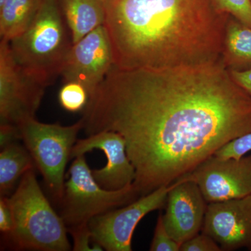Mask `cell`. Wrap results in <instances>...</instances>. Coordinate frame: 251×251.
I'll list each match as a JSON object with an SVG mask.
<instances>
[{
	"mask_svg": "<svg viewBox=\"0 0 251 251\" xmlns=\"http://www.w3.org/2000/svg\"><path fill=\"white\" fill-rule=\"evenodd\" d=\"M93 150H100L107 158L106 166L93 170L92 175L100 187L108 191H118L134 182L135 170L126 151L125 140L121 135L104 130L77 140L71 153V159Z\"/></svg>",
	"mask_w": 251,
	"mask_h": 251,
	"instance_id": "12",
	"label": "cell"
},
{
	"mask_svg": "<svg viewBox=\"0 0 251 251\" xmlns=\"http://www.w3.org/2000/svg\"><path fill=\"white\" fill-rule=\"evenodd\" d=\"M222 60L229 71L251 69V27L232 16L226 25Z\"/></svg>",
	"mask_w": 251,
	"mask_h": 251,
	"instance_id": "15",
	"label": "cell"
},
{
	"mask_svg": "<svg viewBox=\"0 0 251 251\" xmlns=\"http://www.w3.org/2000/svg\"><path fill=\"white\" fill-rule=\"evenodd\" d=\"M6 1V0H0V6H1V5L4 4L5 1Z\"/></svg>",
	"mask_w": 251,
	"mask_h": 251,
	"instance_id": "27",
	"label": "cell"
},
{
	"mask_svg": "<svg viewBox=\"0 0 251 251\" xmlns=\"http://www.w3.org/2000/svg\"><path fill=\"white\" fill-rule=\"evenodd\" d=\"M46 87L27 74L15 60L9 41L0 43L1 125L20 126L35 118Z\"/></svg>",
	"mask_w": 251,
	"mask_h": 251,
	"instance_id": "7",
	"label": "cell"
},
{
	"mask_svg": "<svg viewBox=\"0 0 251 251\" xmlns=\"http://www.w3.org/2000/svg\"><path fill=\"white\" fill-rule=\"evenodd\" d=\"M21 139L19 128L14 126L0 125V147L6 146L11 143Z\"/></svg>",
	"mask_w": 251,
	"mask_h": 251,
	"instance_id": "25",
	"label": "cell"
},
{
	"mask_svg": "<svg viewBox=\"0 0 251 251\" xmlns=\"http://www.w3.org/2000/svg\"><path fill=\"white\" fill-rule=\"evenodd\" d=\"M113 64L110 37L105 26L101 25L73 44L61 75L64 82L83 84L91 98Z\"/></svg>",
	"mask_w": 251,
	"mask_h": 251,
	"instance_id": "10",
	"label": "cell"
},
{
	"mask_svg": "<svg viewBox=\"0 0 251 251\" xmlns=\"http://www.w3.org/2000/svg\"><path fill=\"white\" fill-rule=\"evenodd\" d=\"M42 0H6L0 6L1 40L11 41L23 34L35 18Z\"/></svg>",
	"mask_w": 251,
	"mask_h": 251,
	"instance_id": "17",
	"label": "cell"
},
{
	"mask_svg": "<svg viewBox=\"0 0 251 251\" xmlns=\"http://www.w3.org/2000/svg\"><path fill=\"white\" fill-rule=\"evenodd\" d=\"M84 110L87 136L111 130L123 137L139 197L251 133V96L223 60L162 69L113 65Z\"/></svg>",
	"mask_w": 251,
	"mask_h": 251,
	"instance_id": "1",
	"label": "cell"
},
{
	"mask_svg": "<svg viewBox=\"0 0 251 251\" xmlns=\"http://www.w3.org/2000/svg\"><path fill=\"white\" fill-rule=\"evenodd\" d=\"M251 151V133L236 138L219 149L214 155L220 158H239Z\"/></svg>",
	"mask_w": 251,
	"mask_h": 251,
	"instance_id": "21",
	"label": "cell"
},
{
	"mask_svg": "<svg viewBox=\"0 0 251 251\" xmlns=\"http://www.w3.org/2000/svg\"><path fill=\"white\" fill-rule=\"evenodd\" d=\"M201 232L212 237L222 251H251V195L208 203Z\"/></svg>",
	"mask_w": 251,
	"mask_h": 251,
	"instance_id": "11",
	"label": "cell"
},
{
	"mask_svg": "<svg viewBox=\"0 0 251 251\" xmlns=\"http://www.w3.org/2000/svg\"><path fill=\"white\" fill-rule=\"evenodd\" d=\"M68 232L70 233L74 241L72 250L74 251H102L103 248L99 244L90 246L92 241V233L88 224L82 225L77 227L68 229Z\"/></svg>",
	"mask_w": 251,
	"mask_h": 251,
	"instance_id": "22",
	"label": "cell"
},
{
	"mask_svg": "<svg viewBox=\"0 0 251 251\" xmlns=\"http://www.w3.org/2000/svg\"><path fill=\"white\" fill-rule=\"evenodd\" d=\"M60 5L71 31L72 45L105 25L106 0H60Z\"/></svg>",
	"mask_w": 251,
	"mask_h": 251,
	"instance_id": "14",
	"label": "cell"
},
{
	"mask_svg": "<svg viewBox=\"0 0 251 251\" xmlns=\"http://www.w3.org/2000/svg\"><path fill=\"white\" fill-rule=\"evenodd\" d=\"M173 184L163 186L134 201L95 216L89 222L93 244L108 251H131L132 239L138 224L151 211L166 206Z\"/></svg>",
	"mask_w": 251,
	"mask_h": 251,
	"instance_id": "8",
	"label": "cell"
},
{
	"mask_svg": "<svg viewBox=\"0 0 251 251\" xmlns=\"http://www.w3.org/2000/svg\"><path fill=\"white\" fill-rule=\"evenodd\" d=\"M207 203L238 199L251 195V153L239 158L213 155L189 174Z\"/></svg>",
	"mask_w": 251,
	"mask_h": 251,
	"instance_id": "9",
	"label": "cell"
},
{
	"mask_svg": "<svg viewBox=\"0 0 251 251\" xmlns=\"http://www.w3.org/2000/svg\"><path fill=\"white\" fill-rule=\"evenodd\" d=\"M90 98L87 87L77 81L64 82L59 91V103L68 112H77L85 110Z\"/></svg>",
	"mask_w": 251,
	"mask_h": 251,
	"instance_id": "18",
	"label": "cell"
},
{
	"mask_svg": "<svg viewBox=\"0 0 251 251\" xmlns=\"http://www.w3.org/2000/svg\"><path fill=\"white\" fill-rule=\"evenodd\" d=\"M166 205L163 224L180 245L202 231L208 203L198 184L186 175L173 183Z\"/></svg>",
	"mask_w": 251,
	"mask_h": 251,
	"instance_id": "13",
	"label": "cell"
},
{
	"mask_svg": "<svg viewBox=\"0 0 251 251\" xmlns=\"http://www.w3.org/2000/svg\"><path fill=\"white\" fill-rule=\"evenodd\" d=\"M234 80L251 96V69L242 72L230 71Z\"/></svg>",
	"mask_w": 251,
	"mask_h": 251,
	"instance_id": "26",
	"label": "cell"
},
{
	"mask_svg": "<svg viewBox=\"0 0 251 251\" xmlns=\"http://www.w3.org/2000/svg\"><path fill=\"white\" fill-rule=\"evenodd\" d=\"M229 16L214 0H106L113 65L135 70L219 62Z\"/></svg>",
	"mask_w": 251,
	"mask_h": 251,
	"instance_id": "2",
	"label": "cell"
},
{
	"mask_svg": "<svg viewBox=\"0 0 251 251\" xmlns=\"http://www.w3.org/2000/svg\"><path fill=\"white\" fill-rule=\"evenodd\" d=\"M14 228V219L10 206L9 197L3 196L0 199V231L4 239L9 237Z\"/></svg>",
	"mask_w": 251,
	"mask_h": 251,
	"instance_id": "24",
	"label": "cell"
},
{
	"mask_svg": "<svg viewBox=\"0 0 251 251\" xmlns=\"http://www.w3.org/2000/svg\"><path fill=\"white\" fill-rule=\"evenodd\" d=\"M61 13L59 0H42L30 25L9 41L16 62L46 87L61 75L72 46Z\"/></svg>",
	"mask_w": 251,
	"mask_h": 251,
	"instance_id": "4",
	"label": "cell"
},
{
	"mask_svg": "<svg viewBox=\"0 0 251 251\" xmlns=\"http://www.w3.org/2000/svg\"><path fill=\"white\" fill-rule=\"evenodd\" d=\"M35 164L27 148L17 142L1 148L0 152V195L8 197L19 179Z\"/></svg>",
	"mask_w": 251,
	"mask_h": 251,
	"instance_id": "16",
	"label": "cell"
},
{
	"mask_svg": "<svg viewBox=\"0 0 251 251\" xmlns=\"http://www.w3.org/2000/svg\"><path fill=\"white\" fill-rule=\"evenodd\" d=\"M139 198L132 184L118 191L100 187L85 155L74 158L64 186L61 217L67 229L88 224L95 216L129 204Z\"/></svg>",
	"mask_w": 251,
	"mask_h": 251,
	"instance_id": "6",
	"label": "cell"
},
{
	"mask_svg": "<svg viewBox=\"0 0 251 251\" xmlns=\"http://www.w3.org/2000/svg\"><path fill=\"white\" fill-rule=\"evenodd\" d=\"M14 219L6 241L18 250L68 251L72 249L68 229L39 186L34 169L29 170L9 197Z\"/></svg>",
	"mask_w": 251,
	"mask_h": 251,
	"instance_id": "3",
	"label": "cell"
},
{
	"mask_svg": "<svg viewBox=\"0 0 251 251\" xmlns=\"http://www.w3.org/2000/svg\"><path fill=\"white\" fill-rule=\"evenodd\" d=\"M180 251H222V249L212 237L202 232L181 244Z\"/></svg>",
	"mask_w": 251,
	"mask_h": 251,
	"instance_id": "23",
	"label": "cell"
},
{
	"mask_svg": "<svg viewBox=\"0 0 251 251\" xmlns=\"http://www.w3.org/2000/svg\"><path fill=\"white\" fill-rule=\"evenodd\" d=\"M221 12L237 18L251 27V0H214Z\"/></svg>",
	"mask_w": 251,
	"mask_h": 251,
	"instance_id": "19",
	"label": "cell"
},
{
	"mask_svg": "<svg viewBox=\"0 0 251 251\" xmlns=\"http://www.w3.org/2000/svg\"><path fill=\"white\" fill-rule=\"evenodd\" d=\"M83 126L82 119L74 125L64 126L41 123L33 118L18 127L21 140L42 175L50 192L59 204L64 196L66 166Z\"/></svg>",
	"mask_w": 251,
	"mask_h": 251,
	"instance_id": "5",
	"label": "cell"
},
{
	"mask_svg": "<svg viewBox=\"0 0 251 251\" xmlns=\"http://www.w3.org/2000/svg\"><path fill=\"white\" fill-rule=\"evenodd\" d=\"M181 245L171 237L167 231L163 221V214H160L154 229L152 241L150 245L151 251H180Z\"/></svg>",
	"mask_w": 251,
	"mask_h": 251,
	"instance_id": "20",
	"label": "cell"
}]
</instances>
